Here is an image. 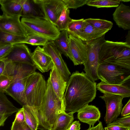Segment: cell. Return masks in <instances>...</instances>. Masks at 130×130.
Returning a JSON list of instances; mask_svg holds the SVG:
<instances>
[{
  "instance_id": "1",
  "label": "cell",
  "mask_w": 130,
  "mask_h": 130,
  "mask_svg": "<svg viewBox=\"0 0 130 130\" xmlns=\"http://www.w3.org/2000/svg\"><path fill=\"white\" fill-rule=\"evenodd\" d=\"M96 83L82 72H73L67 82L63 102L67 113L77 112L96 96Z\"/></svg>"
},
{
  "instance_id": "2",
  "label": "cell",
  "mask_w": 130,
  "mask_h": 130,
  "mask_svg": "<svg viewBox=\"0 0 130 130\" xmlns=\"http://www.w3.org/2000/svg\"><path fill=\"white\" fill-rule=\"evenodd\" d=\"M5 62V66L2 74L8 76L11 80L5 93L22 106L27 105L25 94V82L27 77L36 72V68L35 66L24 63Z\"/></svg>"
},
{
  "instance_id": "3",
  "label": "cell",
  "mask_w": 130,
  "mask_h": 130,
  "mask_svg": "<svg viewBox=\"0 0 130 130\" xmlns=\"http://www.w3.org/2000/svg\"><path fill=\"white\" fill-rule=\"evenodd\" d=\"M46 83V90L41 105L37 110H33L39 125L47 130H53L58 114L65 111V107L63 101L53 91L49 78Z\"/></svg>"
},
{
  "instance_id": "4",
  "label": "cell",
  "mask_w": 130,
  "mask_h": 130,
  "mask_svg": "<svg viewBox=\"0 0 130 130\" xmlns=\"http://www.w3.org/2000/svg\"><path fill=\"white\" fill-rule=\"evenodd\" d=\"M99 62L130 69V45L125 42L105 40L100 48Z\"/></svg>"
},
{
  "instance_id": "5",
  "label": "cell",
  "mask_w": 130,
  "mask_h": 130,
  "mask_svg": "<svg viewBox=\"0 0 130 130\" xmlns=\"http://www.w3.org/2000/svg\"><path fill=\"white\" fill-rule=\"evenodd\" d=\"M46 87V82L41 73L35 72L29 75L26 80L25 89L27 105L34 111L38 110L43 102Z\"/></svg>"
},
{
  "instance_id": "6",
  "label": "cell",
  "mask_w": 130,
  "mask_h": 130,
  "mask_svg": "<svg viewBox=\"0 0 130 130\" xmlns=\"http://www.w3.org/2000/svg\"><path fill=\"white\" fill-rule=\"evenodd\" d=\"M98 74L99 79L107 84H128L130 82V69L120 66L99 64Z\"/></svg>"
},
{
  "instance_id": "7",
  "label": "cell",
  "mask_w": 130,
  "mask_h": 130,
  "mask_svg": "<svg viewBox=\"0 0 130 130\" xmlns=\"http://www.w3.org/2000/svg\"><path fill=\"white\" fill-rule=\"evenodd\" d=\"M27 35L36 34L53 41L58 36L60 31L52 23L44 19L22 18L21 20Z\"/></svg>"
},
{
  "instance_id": "8",
  "label": "cell",
  "mask_w": 130,
  "mask_h": 130,
  "mask_svg": "<svg viewBox=\"0 0 130 130\" xmlns=\"http://www.w3.org/2000/svg\"><path fill=\"white\" fill-rule=\"evenodd\" d=\"M105 35L89 42H84L88 51L87 59L83 65L86 75L93 82L99 79L98 70L99 64V53L101 46L106 40Z\"/></svg>"
},
{
  "instance_id": "9",
  "label": "cell",
  "mask_w": 130,
  "mask_h": 130,
  "mask_svg": "<svg viewBox=\"0 0 130 130\" xmlns=\"http://www.w3.org/2000/svg\"><path fill=\"white\" fill-rule=\"evenodd\" d=\"M99 97L105 102L106 112L104 120L106 123L108 125L115 120L121 113L124 98L119 95L107 93Z\"/></svg>"
},
{
  "instance_id": "10",
  "label": "cell",
  "mask_w": 130,
  "mask_h": 130,
  "mask_svg": "<svg viewBox=\"0 0 130 130\" xmlns=\"http://www.w3.org/2000/svg\"><path fill=\"white\" fill-rule=\"evenodd\" d=\"M34 0L40 8L45 19L54 25L61 12L66 7L63 0Z\"/></svg>"
},
{
  "instance_id": "11",
  "label": "cell",
  "mask_w": 130,
  "mask_h": 130,
  "mask_svg": "<svg viewBox=\"0 0 130 130\" xmlns=\"http://www.w3.org/2000/svg\"><path fill=\"white\" fill-rule=\"evenodd\" d=\"M5 62H16L34 66L32 53L24 44L12 45L8 54L0 60Z\"/></svg>"
},
{
  "instance_id": "12",
  "label": "cell",
  "mask_w": 130,
  "mask_h": 130,
  "mask_svg": "<svg viewBox=\"0 0 130 130\" xmlns=\"http://www.w3.org/2000/svg\"><path fill=\"white\" fill-rule=\"evenodd\" d=\"M68 34L71 60L75 66L83 64L88 56L87 47L85 43L77 36L70 33Z\"/></svg>"
},
{
  "instance_id": "13",
  "label": "cell",
  "mask_w": 130,
  "mask_h": 130,
  "mask_svg": "<svg viewBox=\"0 0 130 130\" xmlns=\"http://www.w3.org/2000/svg\"><path fill=\"white\" fill-rule=\"evenodd\" d=\"M43 48L51 57L54 64L64 80L67 82L71 73L62 57L61 53L56 47L54 41H49Z\"/></svg>"
},
{
  "instance_id": "14",
  "label": "cell",
  "mask_w": 130,
  "mask_h": 130,
  "mask_svg": "<svg viewBox=\"0 0 130 130\" xmlns=\"http://www.w3.org/2000/svg\"><path fill=\"white\" fill-rule=\"evenodd\" d=\"M20 17L8 16L3 14L0 16V29L13 34L27 36L26 31L20 20Z\"/></svg>"
},
{
  "instance_id": "15",
  "label": "cell",
  "mask_w": 130,
  "mask_h": 130,
  "mask_svg": "<svg viewBox=\"0 0 130 130\" xmlns=\"http://www.w3.org/2000/svg\"><path fill=\"white\" fill-rule=\"evenodd\" d=\"M32 55L34 66L36 69L43 73L52 69L54 64L52 60L43 47L38 46Z\"/></svg>"
},
{
  "instance_id": "16",
  "label": "cell",
  "mask_w": 130,
  "mask_h": 130,
  "mask_svg": "<svg viewBox=\"0 0 130 130\" xmlns=\"http://www.w3.org/2000/svg\"><path fill=\"white\" fill-rule=\"evenodd\" d=\"M96 89L101 92L120 96L124 98L130 96V84H110L101 81L96 85Z\"/></svg>"
},
{
  "instance_id": "17",
  "label": "cell",
  "mask_w": 130,
  "mask_h": 130,
  "mask_svg": "<svg viewBox=\"0 0 130 130\" xmlns=\"http://www.w3.org/2000/svg\"><path fill=\"white\" fill-rule=\"evenodd\" d=\"M49 78L55 93L60 100L63 101L67 82L64 80L54 64L50 71Z\"/></svg>"
},
{
  "instance_id": "18",
  "label": "cell",
  "mask_w": 130,
  "mask_h": 130,
  "mask_svg": "<svg viewBox=\"0 0 130 130\" xmlns=\"http://www.w3.org/2000/svg\"><path fill=\"white\" fill-rule=\"evenodd\" d=\"M78 119L81 122L88 124L89 127L94 126L99 120L101 117L100 112L95 106L88 104L77 112Z\"/></svg>"
},
{
  "instance_id": "19",
  "label": "cell",
  "mask_w": 130,
  "mask_h": 130,
  "mask_svg": "<svg viewBox=\"0 0 130 130\" xmlns=\"http://www.w3.org/2000/svg\"><path fill=\"white\" fill-rule=\"evenodd\" d=\"M109 31L96 28L90 25L84 19L82 28L78 32L74 35L85 42L100 37Z\"/></svg>"
},
{
  "instance_id": "20",
  "label": "cell",
  "mask_w": 130,
  "mask_h": 130,
  "mask_svg": "<svg viewBox=\"0 0 130 130\" xmlns=\"http://www.w3.org/2000/svg\"><path fill=\"white\" fill-rule=\"evenodd\" d=\"M113 19L119 27L130 29V7L121 3L113 14Z\"/></svg>"
},
{
  "instance_id": "21",
  "label": "cell",
  "mask_w": 130,
  "mask_h": 130,
  "mask_svg": "<svg viewBox=\"0 0 130 130\" xmlns=\"http://www.w3.org/2000/svg\"><path fill=\"white\" fill-rule=\"evenodd\" d=\"M19 2L22 7V18L45 19L40 8L34 0H19Z\"/></svg>"
},
{
  "instance_id": "22",
  "label": "cell",
  "mask_w": 130,
  "mask_h": 130,
  "mask_svg": "<svg viewBox=\"0 0 130 130\" xmlns=\"http://www.w3.org/2000/svg\"><path fill=\"white\" fill-rule=\"evenodd\" d=\"M3 14L8 16L21 17L22 7L19 0H0Z\"/></svg>"
},
{
  "instance_id": "23",
  "label": "cell",
  "mask_w": 130,
  "mask_h": 130,
  "mask_svg": "<svg viewBox=\"0 0 130 130\" xmlns=\"http://www.w3.org/2000/svg\"><path fill=\"white\" fill-rule=\"evenodd\" d=\"M69 37V34L67 30H63L60 31L58 36L53 41L61 54L71 60Z\"/></svg>"
},
{
  "instance_id": "24",
  "label": "cell",
  "mask_w": 130,
  "mask_h": 130,
  "mask_svg": "<svg viewBox=\"0 0 130 130\" xmlns=\"http://www.w3.org/2000/svg\"><path fill=\"white\" fill-rule=\"evenodd\" d=\"M74 112L66 113L63 111L58 115L55 126L53 130H67L74 120Z\"/></svg>"
},
{
  "instance_id": "25",
  "label": "cell",
  "mask_w": 130,
  "mask_h": 130,
  "mask_svg": "<svg viewBox=\"0 0 130 130\" xmlns=\"http://www.w3.org/2000/svg\"><path fill=\"white\" fill-rule=\"evenodd\" d=\"M20 109L9 100L4 93L0 92V115L6 114L10 116Z\"/></svg>"
},
{
  "instance_id": "26",
  "label": "cell",
  "mask_w": 130,
  "mask_h": 130,
  "mask_svg": "<svg viewBox=\"0 0 130 130\" xmlns=\"http://www.w3.org/2000/svg\"><path fill=\"white\" fill-rule=\"evenodd\" d=\"M25 117V122L32 130H37L39 125L38 120L33 108L28 105L22 106Z\"/></svg>"
},
{
  "instance_id": "27",
  "label": "cell",
  "mask_w": 130,
  "mask_h": 130,
  "mask_svg": "<svg viewBox=\"0 0 130 130\" xmlns=\"http://www.w3.org/2000/svg\"><path fill=\"white\" fill-rule=\"evenodd\" d=\"M27 37L13 34L0 29V43H2L12 45L24 44Z\"/></svg>"
},
{
  "instance_id": "28",
  "label": "cell",
  "mask_w": 130,
  "mask_h": 130,
  "mask_svg": "<svg viewBox=\"0 0 130 130\" xmlns=\"http://www.w3.org/2000/svg\"><path fill=\"white\" fill-rule=\"evenodd\" d=\"M70 10L66 7L62 10L57 19L55 26L60 31L67 30L68 26L72 19L69 16Z\"/></svg>"
},
{
  "instance_id": "29",
  "label": "cell",
  "mask_w": 130,
  "mask_h": 130,
  "mask_svg": "<svg viewBox=\"0 0 130 130\" xmlns=\"http://www.w3.org/2000/svg\"><path fill=\"white\" fill-rule=\"evenodd\" d=\"M123 0H89L86 4L88 6L95 7L98 8L101 7H117Z\"/></svg>"
},
{
  "instance_id": "30",
  "label": "cell",
  "mask_w": 130,
  "mask_h": 130,
  "mask_svg": "<svg viewBox=\"0 0 130 130\" xmlns=\"http://www.w3.org/2000/svg\"><path fill=\"white\" fill-rule=\"evenodd\" d=\"M47 38L44 36L36 34L28 35L24 44H29L33 46H45L49 41Z\"/></svg>"
},
{
  "instance_id": "31",
  "label": "cell",
  "mask_w": 130,
  "mask_h": 130,
  "mask_svg": "<svg viewBox=\"0 0 130 130\" xmlns=\"http://www.w3.org/2000/svg\"><path fill=\"white\" fill-rule=\"evenodd\" d=\"M85 20L91 25L101 29L109 30L113 25L111 22L103 19L90 18Z\"/></svg>"
},
{
  "instance_id": "32",
  "label": "cell",
  "mask_w": 130,
  "mask_h": 130,
  "mask_svg": "<svg viewBox=\"0 0 130 130\" xmlns=\"http://www.w3.org/2000/svg\"><path fill=\"white\" fill-rule=\"evenodd\" d=\"M84 20V19L79 20L72 19L68 26L67 30L68 33L75 34L82 28Z\"/></svg>"
},
{
  "instance_id": "33",
  "label": "cell",
  "mask_w": 130,
  "mask_h": 130,
  "mask_svg": "<svg viewBox=\"0 0 130 130\" xmlns=\"http://www.w3.org/2000/svg\"><path fill=\"white\" fill-rule=\"evenodd\" d=\"M66 7L68 9H76L86 4L89 0H63Z\"/></svg>"
},
{
  "instance_id": "34",
  "label": "cell",
  "mask_w": 130,
  "mask_h": 130,
  "mask_svg": "<svg viewBox=\"0 0 130 130\" xmlns=\"http://www.w3.org/2000/svg\"><path fill=\"white\" fill-rule=\"evenodd\" d=\"M107 125H115L123 127L130 128V115L118 119Z\"/></svg>"
},
{
  "instance_id": "35",
  "label": "cell",
  "mask_w": 130,
  "mask_h": 130,
  "mask_svg": "<svg viewBox=\"0 0 130 130\" xmlns=\"http://www.w3.org/2000/svg\"><path fill=\"white\" fill-rule=\"evenodd\" d=\"M9 78L7 75L2 74L0 76V92L5 93L10 84Z\"/></svg>"
},
{
  "instance_id": "36",
  "label": "cell",
  "mask_w": 130,
  "mask_h": 130,
  "mask_svg": "<svg viewBox=\"0 0 130 130\" xmlns=\"http://www.w3.org/2000/svg\"><path fill=\"white\" fill-rule=\"evenodd\" d=\"M11 130H32L25 121L18 122L14 120L12 122Z\"/></svg>"
},
{
  "instance_id": "37",
  "label": "cell",
  "mask_w": 130,
  "mask_h": 130,
  "mask_svg": "<svg viewBox=\"0 0 130 130\" xmlns=\"http://www.w3.org/2000/svg\"><path fill=\"white\" fill-rule=\"evenodd\" d=\"M12 45L0 43V60L4 58L8 54Z\"/></svg>"
},
{
  "instance_id": "38",
  "label": "cell",
  "mask_w": 130,
  "mask_h": 130,
  "mask_svg": "<svg viewBox=\"0 0 130 130\" xmlns=\"http://www.w3.org/2000/svg\"><path fill=\"white\" fill-rule=\"evenodd\" d=\"M14 121L18 122H23L25 121V117L23 109L22 107L16 112Z\"/></svg>"
},
{
  "instance_id": "39",
  "label": "cell",
  "mask_w": 130,
  "mask_h": 130,
  "mask_svg": "<svg viewBox=\"0 0 130 130\" xmlns=\"http://www.w3.org/2000/svg\"><path fill=\"white\" fill-rule=\"evenodd\" d=\"M122 117H124L130 114V99H129L127 102L122 109L121 113Z\"/></svg>"
},
{
  "instance_id": "40",
  "label": "cell",
  "mask_w": 130,
  "mask_h": 130,
  "mask_svg": "<svg viewBox=\"0 0 130 130\" xmlns=\"http://www.w3.org/2000/svg\"><path fill=\"white\" fill-rule=\"evenodd\" d=\"M105 130H130V128L123 127L115 125H107Z\"/></svg>"
},
{
  "instance_id": "41",
  "label": "cell",
  "mask_w": 130,
  "mask_h": 130,
  "mask_svg": "<svg viewBox=\"0 0 130 130\" xmlns=\"http://www.w3.org/2000/svg\"><path fill=\"white\" fill-rule=\"evenodd\" d=\"M80 124L79 121H75L72 122L67 130H80Z\"/></svg>"
},
{
  "instance_id": "42",
  "label": "cell",
  "mask_w": 130,
  "mask_h": 130,
  "mask_svg": "<svg viewBox=\"0 0 130 130\" xmlns=\"http://www.w3.org/2000/svg\"><path fill=\"white\" fill-rule=\"evenodd\" d=\"M86 130H105V129L103 127L102 122L100 121L98 124L95 126L89 127L88 129Z\"/></svg>"
},
{
  "instance_id": "43",
  "label": "cell",
  "mask_w": 130,
  "mask_h": 130,
  "mask_svg": "<svg viewBox=\"0 0 130 130\" xmlns=\"http://www.w3.org/2000/svg\"><path fill=\"white\" fill-rule=\"evenodd\" d=\"M9 116V115L6 114L0 115V127L4 125L5 121Z\"/></svg>"
},
{
  "instance_id": "44",
  "label": "cell",
  "mask_w": 130,
  "mask_h": 130,
  "mask_svg": "<svg viewBox=\"0 0 130 130\" xmlns=\"http://www.w3.org/2000/svg\"><path fill=\"white\" fill-rule=\"evenodd\" d=\"M5 65V62L0 60V76L2 74L4 69Z\"/></svg>"
},
{
  "instance_id": "45",
  "label": "cell",
  "mask_w": 130,
  "mask_h": 130,
  "mask_svg": "<svg viewBox=\"0 0 130 130\" xmlns=\"http://www.w3.org/2000/svg\"><path fill=\"white\" fill-rule=\"evenodd\" d=\"M126 41L125 42L128 44L130 45V38H128L130 37V31L129 30V31L128 33L126 36Z\"/></svg>"
},
{
  "instance_id": "46",
  "label": "cell",
  "mask_w": 130,
  "mask_h": 130,
  "mask_svg": "<svg viewBox=\"0 0 130 130\" xmlns=\"http://www.w3.org/2000/svg\"><path fill=\"white\" fill-rule=\"evenodd\" d=\"M1 15H0V16Z\"/></svg>"
}]
</instances>
